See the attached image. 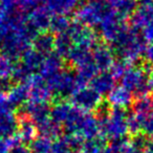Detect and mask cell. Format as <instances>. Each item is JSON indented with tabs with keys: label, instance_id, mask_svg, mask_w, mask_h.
<instances>
[{
	"label": "cell",
	"instance_id": "1",
	"mask_svg": "<svg viewBox=\"0 0 153 153\" xmlns=\"http://www.w3.org/2000/svg\"><path fill=\"white\" fill-rule=\"evenodd\" d=\"M19 129V119L15 112L0 113V137L13 140L17 137Z\"/></svg>",
	"mask_w": 153,
	"mask_h": 153
},
{
	"label": "cell",
	"instance_id": "2",
	"mask_svg": "<svg viewBox=\"0 0 153 153\" xmlns=\"http://www.w3.org/2000/svg\"><path fill=\"white\" fill-rule=\"evenodd\" d=\"M27 88L24 84H15L12 87V89L7 94V100H9L10 104L12 105L14 110L19 109L24 104L26 98H27Z\"/></svg>",
	"mask_w": 153,
	"mask_h": 153
},
{
	"label": "cell",
	"instance_id": "3",
	"mask_svg": "<svg viewBox=\"0 0 153 153\" xmlns=\"http://www.w3.org/2000/svg\"><path fill=\"white\" fill-rule=\"evenodd\" d=\"M18 119H19V129H18L17 137L19 138V140H24V142L30 140L34 135L35 127L28 119H25L21 115H18Z\"/></svg>",
	"mask_w": 153,
	"mask_h": 153
},
{
	"label": "cell",
	"instance_id": "4",
	"mask_svg": "<svg viewBox=\"0 0 153 153\" xmlns=\"http://www.w3.org/2000/svg\"><path fill=\"white\" fill-rule=\"evenodd\" d=\"M17 61L0 55V78H12Z\"/></svg>",
	"mask_w": 153,
	"mask_h": 153
},
{
	"label": "cell",
	"instance_id": "5",
	"mask_svg": "<svg viewBox=\"0 0 153 153\" xmlns=\"http://www.w3.org/2000/svg\"><path fill=\"white\" fill-rule=\"evenodd\" d=\"M10 153H30V152L25 146L20 144L19 138L15 137L12 140V147H11V150H10Z\"/></svg>",
	"mask_w": 153,
	"mask_h": 153
},
{
	"label": "cell",
	"instance_id": "6",
	"mask_svg": "<svg viewBox=\"0 0 153 153\" xmlns=\"http://www.w3.org/2000/svg\"><path fill=\"white\" fill-rule=\"evenodd\" d=\"M15 85L12 78H0V94H7Z\"/></svg>",
	"mask_w": 153,
	"mask_h": 153
},
{
	"label": "cell",
	"instance_id": "7",
	"mask_svg": "<svg viewBox=\"0 0 153 153\" xmlns=\"http://www.w3.org/2000/svg\"><path fill=\"white\" fill-rule=\"evenodd\" d=\"M12 147V140H4L0 137V153H10Z\"/></svg>",
	"mask_w": 153,
	"mask_h": 153
}]
</instances>
